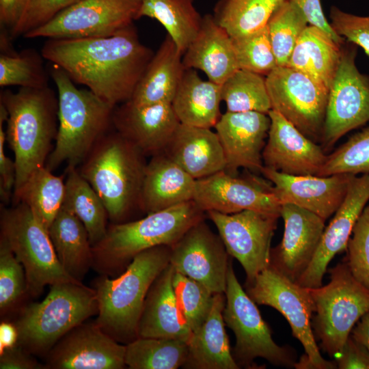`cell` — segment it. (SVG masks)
Wrapping results in <instances>:
<instances>
[{
  "instance_id": "cell-1",
  "label": "cell",
  "mask_w": 369,
  "mask_h": 369,
  "mask_svg": "<svg viewBox=\"0 0 369 369\" xmlns=\"http://www.w3.org/2000/svg\"><path fill=\"white\" fill-rule=\"evenodd\" d=\"M41 54L113 107L131 100L154 55L134 25L109 37L48 39Z\"/></svg>"
},
{
  "instance_id": "cell-2",
  "label": "cell",
  "mask_w": 369,
  "mask_h": 369,
  "mask_svg": "<svg viewBox=\"0 0 369 369\" xmlns=\"http://www.w3.org/2000/svg\"><path fill=\"white\" fill-rule=\"evenodd\" d=\"M8 111L6 141L14 155L16 192L36 169L46 165L58 128V97L49 86L3 90Z\"/></svg>"
},
{
  "instance_id": "cell-3",
  "label": "cell",
  "mask_w": 369,
  "mask_h": 369,
  "mask_svg": "<svg viewBox=\"0 0 369 369\" xmlns=\"http://www.w3.org/2000/svg\"><path fill=\"white\" fill-rule=\"evenodd\" d=\"M204 213L191 200L148 213L139 220L112 223L105 237L92 247V268L109 277L122 273L140 252L159 245L172 246L204 219Z\"/></svg>"
},
{
  "instance_id": "cell-4",
  "label": "cell",
  "mask_w": 369,
  "mask_h": 369,
  "mask_svg": "<svg viewBox=\"0 0 369 369\" xmlns=\"http://www.w3.org/2000/svg\"><path fill=\"white\" fill-rule=\"evenodd\" d=\"M171 247L159 245L136 255L116 277L100 275L93 284L98 313L96 323L119 342L137 338V325L149 288L169 264Z\"/></svg>"
},
{
  "instance_id": "cell-5",
  "label": "cell",
  "mask_w": 369,
  "mask_h": 369,
  "mask_svg": "<svg viewBox=\"0 0 369 369\" xmlns=\"http://www.w3.org/2000/svg\"><path fill=\"white\" fill-rule=\"evenodd\" d=\"M50 75L57 90L58 128L46 167L51 171L60 165L79 167L98 140L112 124L115 107L92 91L79 89L60 67L53 64Z\"/></svg>"
},
{
  "instance_id": "cell-6",
  "label": "cell",
  "mask_w": 369,
  "mask_h": 369,
  "mask_svg": "<svg viewBox=\"0 0 369 369\" xmlns=\"http://www.w3.org/2000/svg\"><path fill=\"white\" fill-rule=\"evenodd\" d=\"M144 154L118 131L107 132L77 167L102 200L112 223L139 206L147 163Z\"/></svg>"
},
{
  "instance_id": "cell-7",
  "label": "cell",
  "mask_w": 369,
  "mask_h": 369,
  "mask_svg": "<svg viewBox=\"0 0 369 369\" xmlns=\"http://www.w3.org/2000/svg\"><path fill=\"white\" fill-rule=\"evenodd\" d=\"M98 313L93 288L77 282L51 285L41 302L21 308L14 323L17 344L32 355L46 356L68 331Z\"/></svg>"
},
{
  "instance_id": "cell-8",
  "label": "cell",
  "mask_w": 369,
  "mask_h": 369,
  "mask_svg": "<svg viewBox=\"0 0 369 369\" xmlns=\"http://www.w3.org/2000/svg\"><path fill=\"white\" fill-rule=\"evenodd\" d=\"M328 271L327 284L309 288L316 313L312 326L322 350L336 357L356 323L369 312V289L353 276L345 260Z\"/></svg>"
},
{
  "instance_id": "cell-9",
  "label": "cell",
  "mask_w": 369,
  "mask_h": 369,
  "mask_svg": "<svg viewBox=\"0 0 369 369\" xmlns=\"http://www.w3.org/2000/svg\"><path fill=\"white\" fill-rule=\"evenodd\" d=\"M0 236L23 265L27 295L38 297L47 285L79 282L60 264L49 231L23 203L1 207Z\"/></svg>"
},
{
  "instance_id": "cell-10",
  "label": "cell",
  "mask_w": 369,
  "mask_h": 369,
  "mask_svg": "<svg viewBox=\"0 0 369 369\" xmlns=\"http://www.w3.org/2000/svg\"><path fill=\"white\" fill-rule=\"evenodd\" d=\"M246 292L258 305L272 307L288 322L292 335L303 345L305 355L295 365L298 369H335L336 361L324 359L312 326L315 308L310 289L284 276L270 266L246 284Z\"/></svg>"
},
{
  "instance_id": "cell-11",
  "label": "cell",
  "mask_w": 369,
  "mask_h": 369,
  "mask_svg": "<svg viewBox=\"0 0 369 369\" xmlns=\"http://www.w3.org/2000/svg\"><path fill=\"white\" fill-rule=\"evenodd\" d=\"M225 295L223 320L236 337L232 355L238 366L251 368L254 359L261 357L276 366L295 367V350L274 342L270 327L238 282L230 260Z\"/></svg>"
},
{
  "instance_id": "cell-12",
  "label": "cell",
  "mask_w": 369,
  "mask_h": 369,
  "mask_svg": "<svg viewBox=\"0 0 369 369\" xmlns=\"http://www.w3.org/2000/svg\"><path fill=\"white\" fill-rule=\"evenodd\" d=\"M141 0H79L25 38L79 39L111 36L133 24Z\"/></svg>"
},
{
  "instance_id": "cell-13",
  "label": "cell",
  "mask_w": 369,
  "mask_h": 369,
  "mask_svg": "<svg viewBox=\"0 0 369 369\" xmlns=\"http://www.w3.org/2000/svg\"><path fill=\"white\" fill-rule=\"evenodd\" d=\"M348 42L342 46L340 64L329 90L321 139L325 150L369 121V75L359 72L357 45Z\"/></svg>"
},
{
  "instance_id": "cell-14",
  "label": "cell",
  "mask_w": 369,
  "mask_h": 369,
  "mask_svg": "<svg viewBox=\"0 0 369 369\" xmlns=\"http://www.w3.org/2000/svg\"><path fill=\"white\" fill-rule=\"evenodd\" d=\"M266 84L271 109L311 140L321 141L329 91L288 66H277L266 76Z\"/></svg>"
},
{
  "instance_id": "cell-15",
  "label": "cell",
  "mask_w": 369,
  "mask_h": 369,
  "mask_svg": "<svg viewBox=\"0 0 369 369\" xmlns=\"http://www.w3.org/2000/svg\"><path fill=\"white\" fill-rule=\"evenodd\" d=\"M216 226L229 256L235 258L246 273V284L269 266L271 243L279 215L245 210L233 214L206 212Z\"/></svg>"
},
{
  "instance_id": "cell-16",
  "label": "cell",
  "mask_w": 369,
  "mask_h": 369,
  "mask_svg": "<svg viewBox=\"0 0 369 369\" xmlns=\"http://www.w3.org/2000/svg\"><path fill=\"white\" fill-rule=\"evenodd\" d=\"M228 256L219 235L202 219L171 246L169 264L176 271L199 282L213 293H225Z\"/></svg>"
},
{
  "instance_id": "cell-17",
  "label": "cell",
  "mask_w": 369,
  "mask_h": 369,
  "mask_svg": "<svg viewBox=\"0 0 369 369\" xmlns=\"http://www.w3.org/2000/svg\"><path fill=\"white\" fill-rule=\"evenodd\" d=\"M273 185L256 176L237 178L225 170L196 180L193 200L205 213L233 214L245 210L280 215Z\"/></svg>"
},
{
  "instance_id": "cell-18",
  "label": "cell",
  "mask_w": 369,
  "mask_h": 369,
  "mask_svg": "<svg viewBox=\"0 0 369 369\" xmlns=\"http://www.w3.org/2000/svg\"><path fill=\"white\" fill-rule=\"evenodd\" d=\"M126 344L85 321L64 335L45 356L46 369L124 368Z\"/></svg>"
},
{
  "instance_id": "cell-19",
  "label": "cell",
  "mask_w": 369,
  "mask_h": 369,
  "mask_svg": "<svg viewBox=\"0 0 369 369\" xmlns=\"http://www.w3.org/2000/svg\"><path fill=\"white\" fill-rule=\"evenodd\" d=\"M369 200V173L352 177L346 194L323 233L308 269L296 282L314 288L322 286L327 266L338 253L346 251L353 227Z\"/></svg>"
},
{
  "instance_id": "cell-20",
  "label": "cell",
  "mask_w": 369,
  "mask_h": 369,
  "mask_svg": "<svg viewBox=\"0 0 369 369\" xmlns=\"http://www.w3.org/2000/svg\"><path fill=\"white\" fill-rule=\"evenodd\" d=\"M284 231L279 245L271 250L273 269L296 282L312 260L325 228L317 215L291 204L282 205Z\"/></svg>"
},
{
  "instance_id": "cell-21",
  "label": "cell",
  "mask_w": 369,
  "mask_h": 369,
  "mask_svg": "<svg viewBox=\"0 0 369 369\" xmlns=\"http://www.w3.org/2000/svg\"><path fill=\"white\" fill-rule=\"evenodd\" d=\"M260 172L272 184L273 192L281 205H296L325 221L338 210L355 176L350 174L328 176L288 175L265 166Z\"/></svg>"
},
{
  "instance_id": "cell-22",
  "label": "cell",
  "mask_w": 369,
  "mask_h": 369,
  "mask_svg": "<svg viewBox=\"0 0 369 369\" xmlns=\"http://www.w3.org/2000/svg\"><path fill=\"white\" fill-rule=\"evenodd\" d=\"M268 139L262 151L264 166L288 175H317L327 155L275 110H270Z\"/></svg>"
},
{
  "instance_id": "cell-23",
  "label": "cell",
  "mask_w": 369,
  "mask_h": 369,
  "mask_svg": "<svg viewBox=\"0 0 369 369\" xmlns=\"http://www.w3.org/2000/svg\"><path fill=\"white\" fill-rule=\"evenodd\" d=\"M270 124L269 115L258 111H226L221 115L215 128L224 152L227 173L236 176L240 167L260 172Z\"/></svg>"
},
{
  "instance_id": "cell-24",
  "label": "cell",
  "mask_w": 369,
  "mask_h": 369,
  "mask_svg": "<svg viewBox=\"0 0 369 369\" xmlns=\"http://www.w3.org/2000/svg\"><path fill=\"white\" fill-rule=\"evenodd\" d=\"M180 124L171 103L135 105L127 101L116 106L112 115L115 131L144 155L164 152Z\"/></svg>"
},
{
  "instance_id": "cell-25",
  "label": "cell",
  "mask_w": 369,
  "mask_h": 369,
  "mask_svg": "<svg viewBox=\"0 0 369 369\" xmlns=\"http://www.w3.org/2000/svg\"><path fill=\"white\" fill-rule=\"evenodd\" d=\"M174 273V269L169 264L150 286L138 323L137 338H173L189 342L192 331L177 303Z\"/></svg>"
},
{
  "instance_id": "cell-26",
  "label": "cell",
  "mask_w": 369,
  "mask_h": 369,
  "mask_svg": "<svg viewBox=\"0 0 369 369\" xmlns=\"http://www.w3.org/2000/svg\"><path fill=\"white\" fill-rule=\"evenodd\" d=\"M185 69L203 71L209 81L222 85L237 70L232 38L213 14L202 16L200 29L182 57Z\"/></svg>"
},
{
  "instance_id": "cell-27",
  "label": "cell",
  "mask_w": 369,
  "mask_h": 369,
  "mask_svg": "<svg viewBox=\"0 0 369 369\" xmlns=\"http://www.w3.org/2000/svg\"><path fill=\"white\" fill-rule=\"evenodd\" d=\"M196 180L165 152L147 163L139 208L146 214L193 200Z\"/></svg>"
},
{
  "instance_id": "cell-28",
  "label": "cell",
  "mask_w": 369,
  "mask_h": 369,
  "mask_svg": "<svg viewBox=\"0 0 369 369\" xmlns=\"http://www.w3.org/2000/svg\"><path fill=\"white\" fill-rule=\"evenodd\" d=\"M164 152L195 180L226 167L219 139L210 128L180 123Z\"/></svg>"
},
{
  "instance_id": "cell-29",
  "label": "cell",
  "mask_w": 369,
  "mask_h": 369,
  "mask_svg": "<svg viewBox=\"0 0 369 369\" xmlns=\"http://www.w3.org/2000/svg\"><path fill=\"white\" fill-rule=\"evenodd\" d=\"M225 293L214 294L210 311L188 342L187 359L182 368L189 369L240 368L231 352L225 330L223 312Z\"/></svg>"
},
{
  "instance_id": "cell-30",
  "label": "cell",
  "mask_w": 369,
  "mask_h": 369,
  "mask_svg": "<svg viewBox=\"0 0 369 369\" xmlns=\"http://www.w3.org/2000/svg\"><path fill=\"white\" fill-rule=\"evenodd\" d=\"M182 57L172 39L167 35L128 101L135 105L172 104L185 70Z\"/></svg>"
},
{
  "instance_id": "cell-31",
  "label": "cell",
  "mask_w": 369,
  "mask_h": 369,
  "mask_svg": "<svg viewBox=\"0 0 369 369\" xmlns=\"http://www.w3.org/2000/svg\"><path fill=\"white\" fill-rule=\"evenodd\" d=\"M342 45L320 29L308 25L287 66L308 76L329 91L340 64Z\"/></svg>"
},
{
  "instance_id": "cell-32",
  "label": "cell",
  "mask_w": 369,
  "mask_h": 369,
  "mask_svg": "<svg viewBox=\"0 0 369 369\" xmlns=\"http://www.w3.org/2000/svg\"><path fill=\"white\" fill-rule=\"evenodd\" d=\"M221 85L202 80L195 69H185L172 102L181 124L215 127L221 117Z\"/></svg>"
},
{
  "instance_id": "cell-33",
  "label": "cell",
  "mask_w": 369,
  "mask_h": 369,
  "mask_svg": "<svg viewBox=\"0 0 369 369\" xmlns=\"http://www.w3.org/2000/svg\"><path fill=\"white\" fill-rule=\"evenodd\" d=\"M49 234L60 264L75 279L81 282L93 266V250L81 221L62 207Z\"/></svg>"
},
{
  "instance_id": "cell-34",
  "label": "cell",
  "mask_w": 369,
  "mask_h": 369,
  "mask_svg": "<svg viewBox=\"0 0 369 369\" xmlns=\"http://www.w3.org/2000/svg\"><path fill=\"white\" fill-rule=\"evenodd\" d=\"M65 174V195L62 207L81 221L87 230L93 247L107 233L109 219L107 209L93 187L81 176L77 167L67 165Z\"/></svg>"
},
{
  "instance_id": "cell-35",
  "label": "cell",
  "mask_w": 369,
  "mask_h": 369,
  "mask_svg": "<svg viewBox=\"0 0 369 369\" xmlns=\"http://www.w3.org/2000/svg\"><path fill=\"white\" fill-rule=\"evenodd\" d=\"M66 174L57 176L46 166L36 169L13 193L12 204L23 203L47 230L62 207Z\"/></svg>"
},
{
  "instance_id": "cell-36",
  "label": "cell",
  "mask_w": 369,
  "mask_h": 369,
  "mask_svg": "<svg viewBox=\"0 0 369 369\" xmlns=\"http://www.w3.org/2000/svg\"><path fill=\"white\" fill-rule=\"evenodd\" d=\"M193 1L141 0L137 18L146 16L159 21L183 56L197 36L202 20Z\"/></svg>"
},
{
  "instance_id": "cell-37",
  "label": "cell",
  "mask_w": 369,
  "mask_h": 369,
  "mask_svg": "<svg viewBox=\"0 0 369 369\" xmlns=\"http://www.w3.org/2000/svg\"><path fill=\"white\" fill-rule=\"evenodd\" d=\"M286 0H218L213 17L231 37L247 35L266 25Z\"/></svg>"
},
{
  "instance_id": "cell-38",
  "label": "cell",
  "mask_w": 369,
  "mask_h": 369,
  "mask_svg": "<svg viewBox=\"0 0 369 369\" xmlns=\"http://www.w3.org/2000/svg\"><path fill=\"white\" fill-rule=\"evenodd\" d=\"M189 353L186 341L165 338H137L126 344L125 364L131 369H176Z\"/></svg>"
},
{
  "instance_id": "cell-39",
  "label": "cell",
  "mask_w": 369,
  "mask_h": 369,
  "mask_svg": "<svg viewBox=\"0 0 369 369\" xmlns=\"http://www.w3.org/2000/svg\"><path fill=\"white\" fill-rule=\"evenodd\" d=\"M221 100L227 111L268 114L271 110L266 77L243 69L237 70L221 85Z\"/></svg>"
},
{
  "instance_id": "cell-40",
  "label": "cell",
  "mask_w": 369,
  "mask_h": 369,
  "mask_svg": "<svg viewBox=\"0 0 369 369\" xmlns=\"http://www.w3.org/2000/svg\"><path fill=\"white\" fill-rule=\"evenodd\" d=\"M308 22L299 8L286 0L266 25L277 66H287L295 44Z\"/></svg>"
},
{
  "instance_id": "cell-41",
  "label": "cell",
  "mask_w": 369,
  "mask_h": 369,
  "mask_svg": "<svg viewBox=\"0 0 369 369\" xmlns=\"http://www.w3.org/2000/svg\"><path fill=\"white\" fill-rule=\"evenodd\" d=\"M42 54L29 49L19 53L2 51L0 55V86L41 88L48 86Z\"/></svg>"
},
{
  "instance_id": "cell-42",
  "label": "cell",
  "mask_w": 369,
  "mask_h": 369,
  "mask_svg": "<svg viewBox=\"0 0 369 369\" xmlns=\"http://www.w3.org/2000/svg\"><path fill=\"white\" fill-rule=\"evenodd\" d=\"M231 38L239 69L266 77L277 66L267 25L253 33Z\"/></svg>"
},
{
  "instance_id": "cell-43",
  "label": "cell",
  "mask_w": 369,
  "mask_h": 369,
  "mask_svg": "<svg viewBox=\"0 0 369 369\" xmlns=\"http://www.w3.org/2000/svg\"><path fill=\"white\" fill-rule=\"evenodd\" d=\"M174 290L180 312L192 332L206 319L214 293L199 282L174 270Z\"/></svg>"
},
{
  "instance_id": "cell-44",
  "label": "cell",
  "mask_w": 369,
  "mask_h": 369,
  "mask_svg": "<svg viewBox=\"0 0 369 369\" xmlns=\"http://www.w3.org/2000/svg\"><path fill=\"white\" fill-rule=\"evenodd\" d=\"M369 173V127L351 136L344 144L327 155L318 176L338 174Z\"/></svg>"
},
{
  "instance_id": "cell-45",
  "label": "cell",
  "mask_w": 369,
  "mask_h": 369,
  "mask_svg": "<svg viewBox=\"0 0 369 369\" xmlns=\"http://www.w3.org/2000/svg\"><path fill=\"white\" fill-rule=\"evenodd\" d=\"M27 295L24 268L5 239L0 236V313L2 317Z\"/></svg>"
},
{
  "instance_id": "cell-46",
  "label": "cell",
  "mask_w": 369,
  "mask_h": 369,
  "mask_svg": "<svg viewBox=\"0 0 369 369\" xmlns=\"http://www.w3.org/2000/svg\"><path fill=\"white\" fill-rule=\"evenodd\" d=\"M346 251L345 261L351 274L369 289V205L355 223Z\"/></svg>"
},
{
  "instance_id": "cell-47",
  "label": "cell",
  "mask_w": 369,
  "mask_h": 369,
  "mask_svg": "<svg viewBox=\"0 0 369 369\" xmlns=\"http://www.w3.org/2000/svg\"><path fill=\"white\" fill-rule=\"evenodd\" d=\"M79 0H27L23 14L10 31L12 38L25 36L52 19Z\"/></svg>"
},
{
  "instance_id": "cell-48",
  "label": "cell",
  "mask_w": 369,
  "mask_h": 369,
  "mask_svg": "<svg viewBox=\"0 0 369 369\" xmlns=\"http://www.w3.org/2000/svg\"><path fill=\"white\" fill-rule=\"evenodd\" d=\"M330 25L340 36L361 46L369 57V16L344 12L336 6L330 10Z\"/></svg>"
},
{
  "instance_id": "cell-49",
  "label": "cell",
  "mask_w": 369,
  "mask_h": 369,
  "mask_svg": "<svg viewBox=\"0 0 369 369\" xmlns=\"http://www.w3.org/2000/svg\"><path fill=\"white\" fill-rule=\"evenodd\" d=\"M8 111L5 106L0 103V197L2 202L8 204L12 201L16 182V165L5 154L4 145L6 141L3 124L6 122Z\"/></svg>"
},
{
  "instance_id": "cell-50",
  "label": "cell",
  "mask_w": 369,
  "mask_h": 369,
  "mask_svg": "<svg viewBox=\"0 0 369 369\" xmlns=\"http://www.w3.org/2000/svg\"><path fill=\"white\" fill-rule=\"evenodd\" d=\"M339 369H369V350L351 334L336 357Z\"/></svg>"
},
{
  "instance_id": "cell-51",
  "label": "cell",
  "mask_w": 369,
  "mask_h": 369,
  "mask_svg": "<svg viewBox=\"0 0 369 369\" xmlns=\"http://www.w3.org/2000/svg\"><path fill=\"white\" fill-rule=\"evenodd\" d=\"M296 5L305 16L310 25L315 26L326 32L338 44L342 45L344 38L338 36L327 20L320 0H290Z\"/></svg>"
},
{
  "instance_id": "cell-52",
  "label": "cell",
  "mask_w": 369,
  "mask_h": 369,
  "mask_svg": "<svg viewBox=\"0 0 369 369\" xmlns=\"http://www.w3.org/2000/svg\"><path fill=\"white\" fill-rule=\"evenodd\" d=\"M31 353L18 344L0 353L1 369H46Z\"/></svg>"
},
{
  "instance_id": "cell-53",
  "label": "cell",
  "mask_w": 369,
  "mask_h": 369,
  "mask_svg": "<svg viewBox=\"0 0 369 369\" xmlns=\"http://www.w3.org/2000/svg\"><path fill=\"white\" fill-rule=\"evenodd\" d=\"M27 0H0V23L10 31L21 18Z\"/></svg>"
},
{
  "instance_id": "cell-54",
  "label": "cell",
  "mask_w": 369,
  "mask_h": 369,
  "mask_svg": "<svg viewBox=\"0 0 369 369\" xmlns=\"http://www.w3.org/2000/svg\"><path fill=\"white\" fill-rule=\"evenodd\" d=\"M18 343V333L14 323L1 321L0 324V353Z\"/></svg>"
},
{
  "instance_id": "cell-55",
  "label": "cell",
  "mask_w": 369,
  "mask_h": 369,
  "mask_svg": "<svg viewBox=\"0 0 369 369\" xmlns=\"http://www.w3.org/2000/svg\"><path fill=\"white\" fill-rule=\"evenodd\" d=\"M351 334L369 350V312L359 319L353 328Z\"/></svg>"
}]
</instances>
